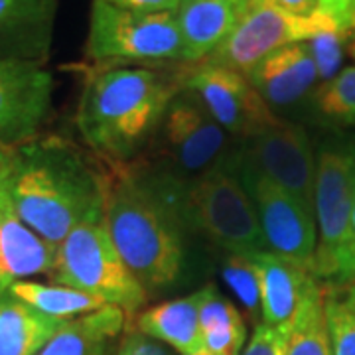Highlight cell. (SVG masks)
<instances>
[{
  "label": "cell",
  "mask_w": 355,
  "mask_h": 355,
  "mask_svg": "<svg viewBox=\"0 0 355 355\" xmlns=\"http://www.w3.org/2000/svg\"><path fill=\"white\" fill-rule=\"evenodd\" d=\"M343 300H345V302H347V304L352 306V308H354V310H355V288L352 292H349V294H347V296H345Z\"/></svg>",
  "instance_id": "36"
},
{
  "label": "cell",
  "mask_w": 355,
  "mask_h": 355,
  "mask_svg": "<svg viewBox=\"0 0 355 355\" xmlns=\"http://www.w3.org/2000/svg\"><path fill=\"white\" fill-rule=\"evenodd\" d=\"M85 55L93 65H188L176 16L137 12L93 0Z\"/></svg>",
  "instance_id": "7"
},
{
  "label": "cell",
  "mask_w": 355,
  "mask_h": 355,
  "mask_svg": "<svg viewBox=\"0 0 355 355\" xmlns=\"http://www.w3.org/2000/svg\"><path fill=\"white\" fill-rule=\"evenodd\" d=\"M191 355H217V354H211V352H207V349H200V352H196V354Z\"/></svg>",
  "instance_id": "37"
},
{
  "label": "cell",
  "mask_w": 355,
  "mask_h": 355,
  "mask_svg": "<svg viewBox=\"0 0 355 355\" xmlns=\"http://www.w3.org/2000/svg\"><path fill=\"white\" fill-rule=\"evenodd\" d=\"M243 186L253 200L268 253L312 270L318 245L316 214L272 180L239 162Z\"/></svg>",
  "instance_id": "11"
},
{
  "label": "cell",
  "mask_w": 355,
  "mask_h": 355,
  "mask_svg": "<svg viewBox=\"0 0 355 355\" xmlns=\"http://www.w3.org/2000/svg\"><path fill=\"white\" fill-rule=\"evenodd\" d=\"M135 324L137 330L180 355H191L203 349L200 291L142 310L137 314Z\"/></svg>",
  "instance_id": "20"
},
{
  "label": "cell",
  "mask_w": 355,
  "mask_h": 355,
  "mask_svg": "<svg viewBox=\"0 0 355 355\" xmlns=\"http://www.w3.org/2000/svg\"><path fill=\"white\" fill-rule=\"evenodd\" d=\"M355 142L331 140L316 156L318 245L312 272L334 284L355 280Z\"/></svg>",
  "instance_id": "5"
},
{
  "label": "cell",
  "mask_w": 355,
  "mask_h": 355,
  "mask_svg": "<svg viewBox=\"0 0 355 355\" xmlns=\"http://www.w3.org/2000/svg\"><path fill=\"white\" fill-rule=\"evenodd\" d=\"M308 44V50L314 58V64L318 67L320 83L330 81L342 69L343 53H345V40L340 30H328L318 34Z\"/></svg>",
  "instance_id": "28"
},
{
  "label": "cell",
  "mask_w": 355,
  "mask_h": 355,
  "mask_svg": "<svg viewBox=\"0 0 355 355\" xmlns=\"http://www.w3.org/2000/svg\"><path fill=\"white\" fill-rule=\"evenodd\" d=\"M354 233H355V209H354Z\"/></svg>",
  "instance_id": "38"
},
{
  "label": "cell",
  "mask_w": 355,
  "mask_h": 355,
  "mask_svg": "<svg viewBox=\"0 0 355 355\" xmlns=\"http://www.w3.org/2000/svg\"><path fill=\"white\" fill-rule=\"evenodd\" d=\"M113 6L137 12H176L180 0H105Z\"/></svg>",
  "instance_id": "32"
},
{
  "label": "cell",
  "mask_w": 355,
  "mask_h": 355,
  "mask_svg": "<svg viewBox=\"0 0 355 355\" xmlns=\"http://www.w3.org/2000/svg\"><path fill=\"white\" fill-rule=\"evenodd\" d=\"M58 6V0H0V60L44 64Z\"/></svg>",
  "instance_id": "16"
},
{
  "label": "cell",
  "mask_w": 355,
  "mask_h": 355,
  "mask_svg": "<svg viewBox=\"0 0 355 355\" xmlns=\"http://www.w3.org/2000/svg\"><path fill=\"white\" fill-rule=\"evenodd\" d=\"M291 334V322L282 326L257 324L251 340L243 347L241 355H286V343Z\"/></svg>",
  "instance_id": "29"
},
{
  "label": "cell",
  "mask_w": 355,
  "mask_h": 355,
  "mask_svg": "<svg viewBox=\"0 0 355 355\" xmlns=\"http://www.w3.org/2000/svg\"><path fill=\"white\" fill-rule=\"evenodd\" d=\"M180 73L144 65H93L77 107V130L105 164H130L153 144Z\"/></svg>",
  "instance_id": "3"
},
{
  "label": "cell",
  "mask_w": 355,
  "mask_h": 355,
  "mask_svg": "<svg viewBox=\"0 0 355 355\" xmlns=\"http://www.w3.org/2000/svg\"><path fill=\"white\" fill-rule=\"evenodd\" d=\"M324 308L331 354L355 355V310L343 298L334 294L324 296Z\"/></svg>",
  "instance_id": "26"
},
{
  "label": "cell",
  "mask_w": 355,
  "mask_h": 355,
  "mask_svg": "<svg viewBox=\"0 0 355 355\" xmlns=\"http://www.w3.org/2000/svg\"><path fill=\"white\" fill-rule=\"evenodd\" d=\"M180 198L188 229L217 249L243 257L268 251L239 174V150L202 176L182 180Z\"/></svg>",
  "instance_id": "4"
},
{
  "label": "cell",
  "mask_w": 355,
  "mask_h": 355,
  "mask_svg": "<svg viewBox=\"0 0 355 355\" xmlns=\"http://www.w3.org/2000/svg\"><path fill=\"white\" fill-rule=\"evenodd\" d=\"M257 0H180L176 22L188 65L200 64L231 36Z\"/></svg>",
  "instance_id": "17"
},
{
  "label": "cell",
  "mask_w": 355,
  "mask_h": 355,
  "mask_svg": "<svg viewBox=\"0 0 355 355\" xmlns=\"http://www.w3.org/2000/svg\"><path fill=\"white\" fill-rule=\"evenodd\" d=\"M239 162L279 184L314 209L316 154L304 127L279 119L239 144Z\"/></svg>",
  "instance_id": "12"
},
{
  "label": "cell",
  "mask_w": 355,
  "mask_h": 355,
  "mask_svg": "<svg viewBox=\"0 0 355 355\" xmlns=\"http://www.w3.org/2000/svg\"><path fill=\"white\" fill-rule=\"evenodd\" d=\"M62 326L8 292L0 294V355H38Z\"/></svg>",
  "instance_id": "21"
},
{
  "label": "cell",
  "mask_w": 355,
  "mask_h": 355,
  "mask_svg": "<svg viewBox=\"0 0 355 355\" xmlns=\"http://www.w3.org/2000/svg\"><path fill=\"white\" fill-rule=\"evenodd\" d=\"M182 178L137 162L105 164L103 221L125 265L148 294L176 288L188 263Z\"/></svg>",
  "instance_id": "1"
},
{
  "label": "cell",
  "mask_w": 355,
  "mask_h": 355,
  "mask_svg": "<svg viewBox=\"0 0 355 355\" xmlns=\"http://www.w3.org/2000/svg\"><path fill=\"white\" fill-rule=\"evenodd\" d=\"M312 105L320 119L334 125H355V65L342 67L314 89Z\"/></svg>",
  "instance_id": "25"
},
{
  "label": "cell",
  "mask_w": 355,
  "mask_h": 355,
  "mask_svg": "<svg viewBox=\"0 0 355 355\" xmlns=\"http://www.w3.org/2000/svg\"><path fill=\"white\" fill-rule=\"evenodd\" d=\"M6 292L28 306L36 308L42 314L62 320V322L85 316L109 306L105 304L101 298L87 292L76 291L64 284H42L34 280H16L8 286Z\"/></svg>",
  "instance_id": "23"
},
{
  "label": "cell",
  "mask_w": 355,
  "mask_h": 355,
  "mask_svg": "<svg viewBox=\"0 0 355 355\" xmlns=\"http://www.w3.org/2000/svg\"><path fill=\"white\" fill-rule=\"evenodd\" d=\"M249 259L253 261L259 279L263 324L282 326L292 322L306 294L318 282L314 272L268 251L251 254Z\"/></svg>",
  "instance_id": "18"
},
{
  "label": "cell",
  "mask_w": 355,
  "mask_h": 355,
  "mask_svg": "<svg viewBox=\"0 0 355 355\" xmlns=\"http://www.w3.org/2000/svg\"><path fill=\"white\" fill-rule=\"evenodd\" d=\"M328 30L338 28L320 12L314 16H296L266 0H257L231 36L200 64L227 67L245 76L272 51L310 42Z\"/></svg>",
  "instance_id": "8"
},
{
  "label": "cell",
  "mask_w": 355,
  "mask_h": 355,
  "mask_svg": "<svg viewBox=\"0 0 355 355\" xmlns=\"http://www.w3.org/2000/svg\"><path fill=\"white\" fill-rule=\"evenodd\" d=\"M53 79L44 64L0 60V148L36 139L51 109Z\"/></svg>",
  "instance_id": "13"
},
{
  "label": "cell",
  "mask_w": 355,
  "mask_h": 355,
  "mask_svg": "<svg viewBox=\"0 0 355 355\" xmlns=\"http://www.w3.org/2000/svg\"><path fill=\"white\" fill-rule=\"evenodd\" d=\"M55 245L42 239L16 214L4 180L0 184V291L16 280L48 275L55 261Z\"/></svg>",
  "instance_id": "15"
},
{
  "label": "cell",
  "mask_w": 355,
  "mask_h": 355,
  "mask_svg": "<svg viewBox=\"0 0 355 355\" xmlns=\"http://www.w3.org/2000/svg\"><path fill=\"white\" fill-rule=\"evenodd\" d=\"M266 2L296 16H314L320 6V0H266Z\"/></svg>",
  "instance_id": "33"
},
{
  "label": "cell",
  "mask_w": 355,
  "mask_h": 355,
  "mask_svg": "<svg viewBox=\"0 0 355 355\" xmlns=\"http://www.w3.org/2000/svg\"><path fill=\"white\" fill-rule=\"evenodd\" d=\"M223 279L241 300V304L253 312L261 314V294H259V279L253 261L243 254H227L223 261Z\"/></svg>",
  "instance_id": "27"
},
{
  "label": "cell",
  "mask_w": 355,
  "mask_h": 355,
  "mask_svg": "<svg viewBox=\"0 0 355 355\" xmlns=\"http://www.w3.org/2000/svg\"><path fill=\"white\" fill-rule=\"evenodd\" d=\"M4 180V148H0V184Z\"/></svg>",
  "instance_id": "35"
},
{
  "label": "cell",
  "mask_w": 355,
  "mask_h": 355,
  "mask_svg": "<svg viewBox=\"0 0 355 355\" xmlns=\"http://www.w3.org/2000/svg\"><path fill=\"white\" fill-rule=\"evenodd\" d=\"M180 81L182 89L196 95L205 111L233 139H251L280 119L247 77L227 67L211 64L184 65Z\"/></svg>",
  "instance_id": "10"
},
{
  "label": "cell",
  "mask_w": 355,
  "mask_h": 355,
  "mask_svg": "<svg viewBox=\"0 0 355 355\" xmlns=\"http://www.w3.org/2000/svg\"><path fill=\"white\" fill-rule=\"evenodd\" d=\"M4 186L26 225L55 247L83 221L103 216V170L67 140L4 148Z\"/></svg>",
  "instance_id": "2"
},
{
  "label": "cell",
  "mask_w": 355,
  "mask_h": 355,
  "mask_svg": "<svg viewBox=\"0 0 355 355\" xmlns=\"http://www.w3.org/2000/svg\"><path fill=\"white\" fill-rule=\"evenodd\" d=\"M343 40H345V53H349L355 60V26L347 32H342Z\"/></svg>",
  "instance_id": "34"
},
{
  "label": "cell",
  "mask_w": 355,
  "mask_h": 355,
  "mask_svg": "<svg viewBox=\"0 0 355 355\" xmlns=\"http://www.w3.org/2000/svg\"><path fill=\"white\" fill-rule=\"evenodd\" d=\"M318 12L326 16L340 32L355 26V0H320Z\"/></svg>",
  "instance_id": "31"
},
{
  "label": "cell",
  "mask_w": 355,
  "mask_h": 355,
  "mask_svg": "<svg viewBox=\"0 0 355 355\" xmlns=\"http://www.w3.org/2000/svg\"><path fill=\"white\" fill-rule=\"evenodd\" d=\"M50 279L93 294L127 316L139 314L150 296L116 251L103 216L83 221L58 245Z\"/></svg>",
  "instance_id": "6"
},
{
  "label": "cell",
  "mask_w": 355,
  "mask_h": 355,
  "mask_svg": "<svg viewBox=\"0 0 355 355\" xmlns=\"http://www.w3.org/2000/svg\"><path fill=\"white\" fill-rule=\"evenodd\" d=\"M324 292L314 284L291 322L286 355H334L326 324Z\"/></svg>",
  "instance_id": "24"
},
{
  "label": "cell",
  "mask_w": 355,
  "mask_h": 355,
  "mask_svg": "<svg viewBox=\"0 0 355 355\" xmlns=\"http://www.w3.org/2000/svg\"><path fill=\"white\" fill-rule=\"evenodd\" d=\"M156 139L172 164V170L166 172L182 180L202 176L239 150V146L233 148V137L186 89L170 103Z\"/></svg>",
  "instance_id": "9"
},
{
  "label": "cell",
  "mask_w": 355,
  "mask_h": 355,
  "mask_svg": "<svg viewBox=\"0 0 355 355\" xmlns=\"http://www.w3.org/2000/svg\"><path fill=\"white\" fill-rule=\"evenodd\" d=\"M200 328L203 349L217 355H241L247 326L239 308L214 284L200 288Z\"/></svg>",
  "instance_id": "22"
},
{
  "label": "cell",
  "mask_w": 355,
  "mask_h": 355,
  "mask_svg": "<svg viewBox=\"0 0 355 355\" xmlns=\"http://www.w3.org/2000/svg\"><path fill=\"white\" fill-rule=\"evenodd\" d=\"M127 318L125 310L105 306L97 312L67 320L38 355H114Z\"/></svg>",
  "instance_id": "19"
},
{
  "label": "cell",
  "mask_w": 355,
  "mask_h": 355,
  "mask_svg": "<svg viewBox=\"0 0 355 355\" xmlns=\"http://www.w3.org/2000/svg\"><path fill=\"white\" fill-rule=\"evenodd\" d=\"M114 355H174L164 343L156 342L139 330H128Z\"/></svg>",
  "instance_id": "30"
},
{
  "label": "cell",
  "mask_w": 355,
  "mask_h": 355,
  "mask_svg": "<svg viewBox=\"0 0 355 355\" xmlns=\"http://www.w3.org/2000/svg\"><path fill=\"white\" fill-rule=\"evenodd\" d=\"M245 77L272 111L298 105L320 85L318 67L306 42L272 51Z\"/></svg>",
  "instance_id": "14"
},
{
  "label": "cell",
  "mask_w": 355,
  "mask_h": 355,
  "mask_svg": "<svg viewBox=\"0 0 355 355\" xmlns=\"http://www.w3.org/2000/svg\"><path fill=\"white\" fill-rule=\"evenodd\" d=\"M2 292H4V291H0V294H2Z\"/></svg>",
  "instance_id": "39"
}]
</instances>
